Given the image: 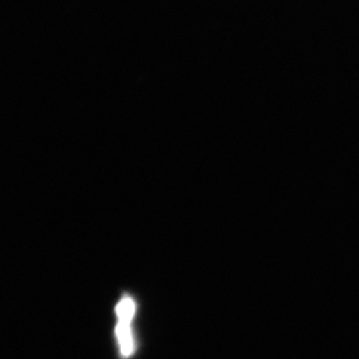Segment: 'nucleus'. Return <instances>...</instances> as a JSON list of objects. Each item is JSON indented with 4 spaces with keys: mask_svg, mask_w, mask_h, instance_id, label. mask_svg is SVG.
<instances>
[{
    "mask_svg": "<svg viewBox=\"0 0 359 359\" xmlns=\"http://www.w3.org/2000/svg\"><path fill=\"white\" fill-rule=\"evenodd\" d=\"M117 323L115 327V337L118 345V353L123 359H128L135 355L137 344L133 332V320L136 316V302L130 295H124L116 305Z\"/></svg>",
    "mask_w": 359,
    "mask_h": 359,
    "instance_id": "obj_1",
    "label": "nucleus"
}]
</instances>
